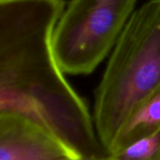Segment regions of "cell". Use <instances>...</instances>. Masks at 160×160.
Segmentation results:
<instances>
[{
  "label": "cell",
  "mask_w": 160,
  "mask_h": 160,
  "mask_svg": "<svg viewBox=\"0 0 160 160\" xmlns=\"http://www.w3.org/2000/svg\"><path fill=\"white\" fill-rule=\"evenodd\" d=\"M80 157L34 120L0 113V160H74Z\"/></svg>",
  "instance_id": "obj_4"
},
{
  "label": "cell",
  "mask_w": 160,
  "mask_h": 160,
  "mask_svg": "<svg viewBox=\"0 0 160 160\" xmlns=\"http://www.w3.org/2000/svg\"><path fill=\"white\" fill-rule=\"evenodd\" d=\"M138 0H71L52 35V48L67 74H90L116 44Z\"/></svg>",
  "instance_id": "obj_3"
},
{
  "label": "cell",
  "mask_w": 160,
  "mask_h": 160,
  "mask_svg": "<svg viewBox=\"0 0 160 160\" xmlns=\"http://www.w3.org/2000/svg\"><path fill=\"white\" fill-rule=\"evenodd\" d=\"M74 160H115L112 155L107 154L104 156H99V157H92V158H79V159H74Z\"/></svg>",
  "instance_id": "obj_7"
},
{
  "label": "cell",
  "mask_w": 160,
  "mask_h": 160,
  "mask_svg": "<svg viewBox=\"0 0 160 160\" xmlns=\"http://www.w3.org/2000/svg\"><path fill=\"white\" fill-rule=\"evenodd\" d=\"M110 155L115 160H160V129Z\"/></svg>",
  "instance_id": "obj_6"
},
{
  "label": "cell",
  "mask_w": 160,
  "mask_h": 160,
  "mask_svg": "<svg viewBox=\"0 0 160 160\" xmlns=\"http://www.w3.org/2000/svg\"><path fill=\"white\" fill-rule=\"evenodd\" d=\"M63 0H0V113L25 115L80 158L108 154L52 48Z\"/></svg>",
  "instance_id": "obj_1"
},
{
  "label": "cell",
  "mask_w": 160,
  "mask_h": 160,
  "mask_svg": "<svg viewBox=\"0 0 160 160\" xmlns=\"http://www.w3.org/2000/svg\"><path fill=\"white\" fill-rule=\"evenodd\" d=\"M160 86V0L133 12L95 91L94 126L109 152L136 107Z\"/></svg>",
  "instance_id": "obj_2"
},
{
  "label": "cell",
  "mask_w": 160,
  "mask_h": 160,
  "mask_svg": "<svg viewBox=\"0 0 160 160\" xmlns=\"http://www.w3.org/2000/svg\"><path fill=\"white\" fill-rule=\"evenodd\" d=\"M159 129L160 86L136 107L115 138L108 154H113Z\"/></svg>",
  "instance_id": "obj_5"
}]
</instances>
